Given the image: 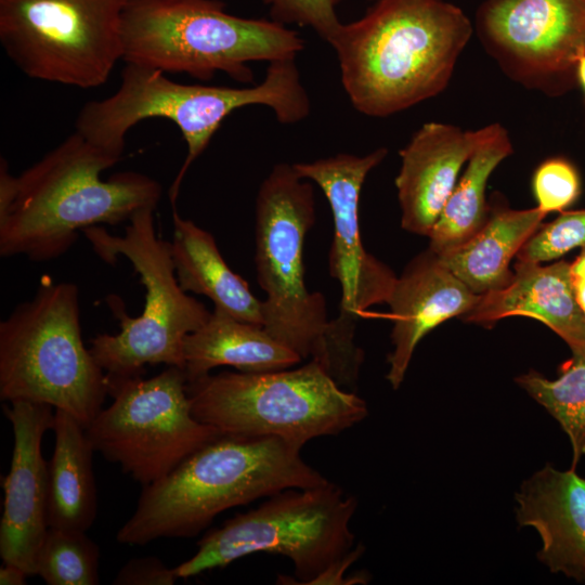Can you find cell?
Returning <instances> with one entry per match:
<instances>
[{"instance_id":"6","label":"cell","mask_w":585,"mask_h":585,"mask_svg":"<svg viewBox=\"0 0 585 585\" xmlns=\"http://www.w3.org/2000/svg\"><path fill=\"white\" fill-rule=\"evenodd\" d=\"M121 32L126 63L200 81L222 72L250 83L248 63L296 58L304 49L285 25L232 15L219 0H128Z\"/></svg>"},{"instance_id":"5","label":"cell","mask_w":585,"mask_h":585,"mask_svg":"<svg viewBox=\"0 0 585 585\" xmlns=\"http://www.w3.org/2000/svg\"><path fill=\"white\" fill-rule=\"evenodd\" d=\"M314 222L313 185L294 164H276L255 205V265L266 295L263 327L302 360L321 363L341 387H352L361 366L338 341L324 296L304 282L303 245Z\"/></svg>"},{"instance_id":"8","label":"cell","mask_w":585,"mask_h":585,"mask_svg":"<svg viewBox=\"0 0 585 585\" xmlns=\"http://www.w3.org/2000/svg\"><path fill=\"white\" fill-rule=\"evenodd\" d=\"M194 417L221 434L274 437L300 448L362 421L366 402L315 360L297 368L221 372L187 381Z\"/></svg>"},{"instance_id":"15","label":"cell","mask_w":585,"mask_h":585,"mask_svg":"<svg viewBox=\"0 0 585 585\" xmlns=\"http://www.w3.org/2000/svg\"><path fill=\"white\" fill-rule=\"evenodd\" d=\"M52 406L13 401L3 413L13 429L9 473L2 482L3 512L0 521V557L36 575V558L49 529L47 522L48 463L42 438L52 429Z\"/></svg>"},{"instance_id":"36","label":"cell","mask_w":585,"mask_h":585,"mask_svg":"<svg viewBox=\"0 0 585 585\" xmlns=\"http://www.w3.org/2000/svg\"><path fill=\"white\" fill-rule=\"evenodd\" d=\"M336 5L341 1V0H334ZM370 1H376V0H370Z\"/></svg>"},{"instance_id":"22","label":"cell","mask_w":585,"mask_h":585,"mask_svg":"<svg viewBox=\"0 0 585 585\" xmlns=\"http://www.w3.org/2000/svg\"><path fill=\"white\" fill-rule=\"evenodd\" d=\"M490 204L484 226L457 249L439 256L450 271L480 296L510 284L515 274L509 268L511 259L547 216L537 206L511 209L500 195Z\"/></svg>"},{"instance_id":"29","label":"cell","mask_w":585,"mask_h":585,"mask_svg":"<svg viewBox=\"0 0 585 585\" xmlns=\"http://www.w3.org/2000/svg\"><path fill=\"white\" fill-rule=\"evenodd\" d=\"M269 8L272 21L311 27L323 40L330 43L341 22L336 14L334 0H262Z\"/></svg>"},{"instance_id":"23","label":"cell","mask_w":585,"mask_h":585,"mask_svg":"<svg viewBox=\"0 0 585 585\" xmlns=\"http://www.w3.org/2000/svg\"><path fill=\"white\" fill-rule=\"evenodd\" d=\"M52 430L54 450L48 463V526L87 532L98 512L92 465L95 451L86 427L61 410H55Z\"/></svg>"},{"instance_id":"16","label":"cell","mask_w":585,"mask_h":585,"mask_svg":"<svg viewBox=\"0 0 585 585\" xmlns=\"http://www.w3.org/2000/svg\"><path fill=\"white\" fill-rule=\"evenodd\" d=\"M440 257L429 248L396 277L388 300L393 323L387 380L396 390L404 380L419 341L443 322L464 316L479 301Z\"/></svg>"},{"instance_id":"18","label":"cell","mask_w":585,"mask_h":585,"mask_svg":"<svg viewBox=\"0 0 585 585\" xmlns=\"http://www.w3.org/2000/svg\"><path fill=\"white\" fill-rule=\"evenodd\" d=\"M519 526H531L542 540L537 559L552 573L585 584V479L574 468L546 464L516 493Z\"/></svg>"},{"instance_id":"24","label":"cell","mask_w":585,"mask_h":585,"mask_svg":"<svg viewBox=\"0 0 585 585\" xmlns=\"http://www.w3.org/2000/svg\"><path fill=\"white\" fill-rule=\"evenodd\" d=\"M514 153L507 129L493 122L478 129L477 145L429 234V249L444 256L472 238L486 223L491 204L487 181L497 166Z\"/></svg>"},{"instance_id":"19","label":"cell","mask_w":585,"mask_h":585,"mask_svg":"<svg viewBox=\"0 0 585 585\" xmlns=\"http://www.w3.org/2000/svg\"><path fill=\"white\" fill-rule=\"evenodd\" d=\"M514 278L503 289L481 295L463 318L491 324L522 315L535 318L562 338L572 354L585 352V315L577 302L571 263L550 265L517 261Z\"/></svg>"},{"instance_id":"9","label":"cell","mask_w":585,"mask_h":585,"mask_svg":"<svg viewBox=\"0 0 585 585\" xmlns=\"http://www.w3.org/2000/svg\"><path fill=\"white\" fill-rule=\"evenodd\" d=\"M154 208H145L128 221L123 235L101 225L83 231L93 251L105 262L130 261L145 288L141 315L131 317L109 300L120 321L116 335L100 334L90 351L108 378L142 376L146 365L166 364L184 369L185 337L203 326L211 312L179 285L170 242L157 236Z\"/></svg>"},{"instance_id":"32","label":"cell","mask_w":585,"mask_h":585,"mask_svg":"<svg viewBox=\"0 0 585 585\" xmlns=\"http://www.w3.org/2000/svg\"><path fill=\"white\" fill-rule=\"evenodd\" d=\"M28 574L18 566L3 562L0 568L1 585H24Z\"/></svg>"},{"instance_id":"31","label":"cell","mask_w":585,"mask_h":585,"mask_svg":"<svg viewBox=\"0 0 585 585\" xmlns=\"http://www.w3.org/2000/svg\"><path fill=\"white\" fill-rule=\"evenodd\" d=\"M16 176L9 171L8 162L1 158L0 161V219H3L15 198Z\"/></svg>"},{"instance_id":"17","label":"cell","mask_w":585,"mask_h":585,"mask_svg":"<svg viewBox=\"0 0 585 585\" xmlns=\"http://www.w3.org/2000/svg\"><path fill=\"white\" fill-rule=\"evenodd\" d=\"M478 142L477 130L430 121L400 151L401 168L394 183L401 226L429 236Z\"/></svg>"},{"instance_id":"26","label":"cell","mask_w":585,"mask_h":585,"mask_svg":"<svg viewBox=\"0 0 585 585\" xmlns=\"http://www.w3.org/2000/svg\"><path fill=\"white\" fill-rule=\"evenodd\" d=\"M100 548L84 531L49 528L36 558L48 585H96Z\"/></svg>"},{"instance_id":"25","label":"cell","mask_w":585,"mask_h":585,"mask_svg":"<svg viewBox=\"0 0 585 585\" xmlns=\"http://www.w3.org/2000/svg\"><path fill=\"white\" fill-rule=\"evenodd\" d=\"M516 382L558 421L571 443V468L576 469L585 455V352L562 363L557 379L531 369Z\"/></svg>"},{"instance_id":"33","label":"cell","mask_w":585,"mask_h":585,"mask_svg":"<svg viewBox=\"0 0 585 585\" xmlns=\"http://www.w3.org/2000/svg\"><path fill=\"white\" fill-rule=\"evenodd\" d=\"M577 302L585 315V277L572 276Z\"/></svg>"},{"instance_id":"28","label":"cell","mask_w":585,"mask_h":585,"mask_svg":"<svg viewBox=\"0 0 585 585\" xmlns=\"http://www.w3.org/2000/svg\"><path fill=\"white\" fill-rule=\"evenodd\" d=\"M532 191L537 207L546 214L566 211L582 192L578 170L564 157L547 158L533 173Z\"/></svg>"},{"instance_id":"14","label":"cell","mask_w":585,"mask_h":585,"mask_svg":"<svg viewBox=\"0 0 585 585\" xmlns=\"http://www.w3.org/2000/svg\"><path fill=\"white\" fill-rule=\"evenodd\" d=\"M387 155L386 147H378L364 156L339 153L294 164L301 178L322 190L332 210L329 274L341 288L340 312L332 322L336 332L349 340H354L355 321L367 309L388 302L398 277L365 249L359 218L363 184Z\"/></svg>"},{"instance_id":"1","label":"cell","mask_w":585,"mask_h":585,"mask_svg":"<svg viewBox=\"0 0 585 585\" xmlns=\"http://www.w3.org/2000/svg\"><path fill=\"white\" fill-rule=\"evenodd\" d=\"M473 32L451 2L376 0L361 18L341 24L329 44L352 106L382 118L442 93Z\"/></svg>"},{"instance_id":"11","label":"cell","mask_w":585,"mask_h":585,"mask_svg":"<svg viewBox=\"0 0 585 585\" xmlns=\"http://www.w3.org/2000/svg\"><path fill=\"white\" fill-rule=\"evenodd\" d=\"M128 0H0V42L27 77L90 89L122 60Z\"/></svg>"},{"instance_id":"10","label":"cell","mask_w":585,"mask_h":585,"mask_svg":"<svg viewBox=\"0 0 585 585\" xmlns=\"http://www.w3.org/2000/svg\"><path fill=\"white\" fill-rule=\"evenodd\" d=\"M356 507V498L330 481L282 491L207 532L196 552L174 572L178 578H187L268 552L292 562L298 584H314L355 550L350 522Z\"/></svg>"},{"instance_id":"13","label":"cell","mask_w":585,"mask_h":585,"mask_svg":"<svg viewBox=\"0 0 585 585\" xmlns=\"http://www.w3.org/2000/svg\"><path fill=\"white\" fill-rule=\"evenodd\" d=\"M483 50L528 90L564 95L585 55V0H484L473 22Z\"/></svg>"},{"instance_id":"27","label":"cell","mask_w":585,"mask_h":585,"mask_svg":"<svg viewBox=\"0 0 585 585\" xmlns=\"http://www.w3.org/2000/svg\"><path fill=\"white\" fill-rule=\"evenodd\" d=\"M585 246V209L562 211L541 225L517 255V261L542 263Z\"/></svg>"},{"instance_id":"21","label":"cell","mask_w":585,"mask_h":585,"mask_svg":"<svg viewBox=\"0 0 585 585\" xmlns=\"http://www.w3.org/2000/svg\"><path fill=\"white\" fill-rule=\"evenodd\" d=\"M183 353L187 381L219 366L261 373L290 368L303 361L263 326L236 320L217 310L203 326L185 337Z\"/></svg>"},{"instance_id":"35","label":"cell","mask_w":585,"mask_h":585,"mask_svg":"<svg viewBox=\"0 0 585 585\" xmlns=\"http://www.w3.org/2000/svg\"><path fill=\"white\" fill-rule=\"evenodd\" d=\"M576 80L577 87H580L585 95V55L582 56L576 66Z\"/></svg>"},{"instance_id":"3","label":"cell","mask_w":585,"mask_h":585,"mask_svg":"<svg viewBox=\"0 0 585 585\" xmlns=\"http://www.w3.org/2000/svg\"><path fill=\"white\" fill-rule=\"evenodd\" d=\"M300 452L274 437L220 434L167 476L143 486L116 540L143 546L159 538H191L226 509L285 490L328 483Z\"/></svg>"},{"instance_id":"7","label":"cell","mask_w":585,"mask_h":585,"mask_svg":"<svg viewBox=\"0 0 585 585\" xmlns=\"http://www.w3.org/2000/svg\"><path fill=\"white\" fill-rule=\"evenodd\" d=\"M107 394L106 374L82 341L78 287L41 282L0 322V399L48 404L87 427Z\"/></svg>"},{"instance_id":"4","label":"cell","mask_w":585,"mask_h":585,"mask_svg":"<svg viewBox=\"0 0 585 585\" xmlns=\"http://www.w3.org/2000/svg\"><path fill=\"white\" fill-rule=\"evenodd\" d=\"M249 105L271 108L283 125L297 123L309 116L311 102L295 58L270 62L264 79L246 88L180 83L161 70L126 63L119 88L108 98L84 104L77 116L75 131L121 156L126 134L140 121L164 118L173 122L187 147L184 162L169 190L174 208L191 165L207 148L223 120Z\"/></svg>"},{"instance_id":"20","label":"cell","mask_w":585,"mask_h":585,"mask_svg":"<svg viewBox=\"0 0 585 585\" xmlns=\"http://www.w3.org/2000/svg\"><path fill=\"white\" fill-rule=\"evenodd\" d=\"M170 242L176 276L185 292L203 295L213 310L236 320L263 326L262 301L248 283L235 273L222 257L212 234L176 210Z\"/></svg>"},{"instance_id":"2","label":"cell","mask_w":585,"mask_h":585,"mask_svg":"<svg viewBox=\"0 0 585 585\" xmlns=\"http://www.w3.org/2000/svg\"><path fill=\"white\" fill-rule=\"evenodd\" d=\"M120 157L74 131L16 176L15 198L0 219V256L57 259L86 229L128 222L142 209H155L162 194L155 179L135 171L102 179Z\"/></svg>"},{"instance_id":"30","label":"cell","mask_w":585,"mask_h":585,"mask_svg":"<svg viewBox=\"0 0 585 585\" xmlns=\"http://www.w3.org/2000/svg\"><path fill=\"white\" fill-rule=\"evenodd\" d=\"M178 580L174 568L169 569L157 557H144L129 560L117 572L113 584L116 585H172Z\"/></svg>"},{"instance_id":"12","label":"cell","mask_w":585,"mask_h":585,"mask_svg":"<svg viewBox=\"0 0 585 585\" xmlns=\"http://www.w3.org/2000/svg\"><path fill=\"white\" fill-rule=\"evenodd\" d=\"M107 382L113 402L86 427L87 437L95 452L143 486L221 434L194 417L179 367L147 379L107 377Z\"/></svg>"},{"instance_id":"34","label":"cell","mask_w":585,"mask_h":585,"mask_svg":"<svg viewBox=\"0 0 585 585\" xmlns=\"http://www.w3.org/2000/svg\"><path fill=\"white\" fill-rule=\"evenodd\" d=\"M571 273L575 277H585V246L577 258L571 263Z\"/></svg>"}]
</instances>
